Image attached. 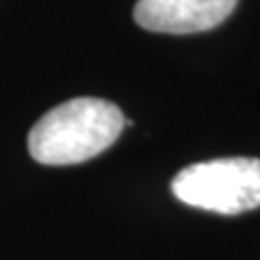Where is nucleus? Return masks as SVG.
Segmentation results:
<instances>
[{
	"label": "nucleus",
	"instance_id": "obj_3",
	"mask_svg": "<svg viewBox=\"0 0 260 260\" xmlns=\"http://www.w3.org/2000/svg\"><path fill=\"white\" fill-rule=\"evenodd\" d=\"M237 3L239 0H139L133 15L150 32L191 35L225 22Z\"/></svg>",
	"mask_w": 260,
	"mask_h": 260
},
{
	"label": "nucleus",
	"instance_id": "obj_2",
	"mask_svg": "<svg viewBox=\"0 0 260 260\" xmlns=\"http://www.w3.org/2000/svg\"><path fill=\"white\" fill-rule=\"evenodd\" d=\"M186 206L219 215H241L260 206V158L230 156L193 162L172 180Z\"/></svg>",
	"mask_w": 260,
	"mask_h": 260
},
{
	"label": "nucleus",
	"instance_id": "obj_1",
	"mask_svg": "<svg viewBox=\"0 0 260 260\" xmlns=\"http://www.w3.org/2000/svg\"><path fill=\"white\" fill-rule=\"evenodd\" d=\"M126 117L102 98H74L54 107L30 128L28 154L42 165H76L119 139Z\"/></svg>",
	"mask_w": 260,
	"mask_h": 260
}]
</instances>
